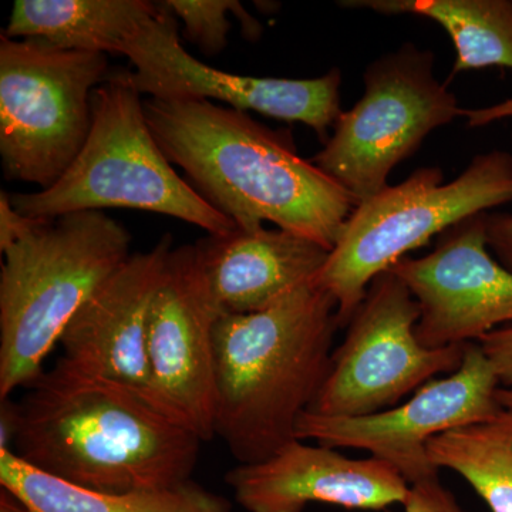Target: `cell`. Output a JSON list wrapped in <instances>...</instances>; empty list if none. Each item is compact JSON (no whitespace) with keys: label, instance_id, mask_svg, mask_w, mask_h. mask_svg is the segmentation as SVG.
I'll return each instance as SVG.
<instances>
[{"label":"cell","instance_id":"1","mask_svg":"<svg viewBox=\"0 0 512 512\" xmlns=\"http://www.w3.org/2000/svg\"><path fill=\"white\" fill-rule=\"evenodd\" d=\"M153 136L192 187L238 228L272 222L332 252L359 202L288 131L212 101L144 100Z\"/></svg>","mask_w":512,"mask_h":512},{"label":"cell","instance_id":"2","mask_svg":"<svg viewBox=\"0 0 512 512\" xmlns=\"http://www.w3.org/2000/svg\"><path fill=\"white\" fill-rule=\"evenodd\" d=\"M28 387L10 451L36 470L109 494L191 480L202 440L154 400L60 360Z\"/></svg>","mask_w":512,"mask_h":512},{"label":"cell","instance_id":"3","mask_svg":"<svg viewBox=\"0 0 512 512\" xmlns=\"http://www.w3.org/2000/svg\"><path fill=\"white\" fill-rule=\"evenodd\" d=\"M339 328L338 303L312 281L264 311L217 320L215 436L239 464L298 440L299 420L328 379Z\"/></svg>","mask_w":512,"mask_h":512},{"label":"cell","instance_id":"4","mask_svg":"<svg viewBox=\"0 0 512 512\" xmlns=\"http://www.w3.org/2000/svg\"><path fill=\"white\" fill-rule=\"evenodd\" d=\"M131 235L103 211L47 220L5 252L0 271V399L30 386L64 330L131 256Z\"/></svg>","mask_w":512,"mask_h":512},{"label":"cell","instance_id":"5","mask_svg":"<svg viewBox=\"0 0 512 512\" xmlns=\"http://www.w3.org/2000/svg\"><path fill=\"white\" fill-rule=\"evenodd\" d=\"M89 138L69 170L47 190L15 194L13 207L32 218L109 208L156 212L204 229H237L180 177L153 136L143 94L127 72L111 74L93 92Z\"/></svg>","mask_w":512,"mask_h":512},{"label":"cell","instance_id":"6","mask_svg":"<svg viewBox=\"0 0 512 512\" xmlns=\"http://www.w3.org/2000/svg\"><path fill=\"white\" fill-rule=\"evenodd\" d=\"M512 202V154H478L456 180L444 184L439 167L414 171L359 202L328 261L312 279L338 303L340 328L348 326L373 279L414 249L458 222Z\"/></svg>","mask_w":512,"mask_h":512},{"label":"cell","instance_id":"7","mask_svg":"<svg viewBox=\"0 0 512 512\" xmlns=\"http://www.w3.org/2000/svg\"><path fill=\"white\" fill-rule=\"evenodd\" d=\"M109 63L42 39L0 36V158L8 180L47 190L89 138L92 97Z\"/></svg>","mask_w":512,"mask_h":512},{"label":"cell","instance_id":"8","mask_svg":"<svg viewBox=\"0 0 512 512\" xmlns=\"http://www.w3.org/2000/svg\"><path fill=\"white\" fill-rule=\"evenodd\" d=\"M456 96L434 76V56L406 43L369 64L365 94L342 111L312 163L357 202L387 187L393 168L424 138L460 116Z\"/></svg>","mask_w":512,"mask_h":512},{"label":"cell","instance_id":"9","mask_svg":"<svg viewBox=\"0 0 512 512\" xmlns=\"http://www.w3.org/2000/svg\"><path fill=\"white\" fill-rule=\"evenodd\" d=\"M419 319V303L407 286L390 271L376 276L309 412L369 416L397 406L439 373L457 372L467 345L424 348L416 336Z\"/></svg>","mask_w":512,"mask_h":512},{"label":"cell","instance_id":"10","mask_svg":"<svg viewBox=\"0 0 512 512\" xmlns=\"http://www.w3.org/2000/svg\"><path fill=\"white\" fill-rule=\"evenodd\" d=\"M501 387L478 343H467L463 365L440 380H430L402 406L362 417H329L308 412L296 427V439L329 448H360L396 468L410 485L439 478L427 446L457 427L480 423L503 410Z\"/></svg>","mask_w":512,"mask_h":512},{"label":"cell","instance_id":"11","mask_svg":"<svg viewBox=\"0 0 512 512\" xmlns=\"http://www.w3.org/2000/svg\"><path fill=\"white\" fill-rule=\"evenodd\" d=\"M123 56L133 64L128 79L148 99L221 101L231 109L256 111L271 119L302 123L328 141L340 109L338 67L315 79L241 76L214 69L185 50L177 18L160 3V12L141 28Z\"/></svg>","mask_w":512,"mask_h":512},{"label":"cell","instance_id":"12","mask_svg":"<svg viewBox=\"0 0 512 512\" xmlns=\"http://www.w3.org/2000/svg\"><path fill=\"white\" fill-rule=\"evenodd\" d=\"M485 215H473L441 234L423 258L389 269L419 303L416 336L427 349L477 343L512 323V272L488 252Z\"/></svg>","mask_w":512,"mask_h":512},{"label":"cell","instance_id":"13","mask_svg":"<svg viewBox=\"0 0 512 512\" xmlns=\"http://www.w3.org/2000/svg\"><path fill=\"white\" fill-rule=\"evenodd\" d=\"M221 313L194 245L171 252L148 325V362L158 402L202 441L215 437L214 330Z\"/></svg>","mask_w":512,"mask_h":512},{"label":"cell","instance_id":"14","mask_svg":"<svg viewBox=\"0 0 512 512\" xmlns=\"http://www.w3.org/2000/svg\"><path fill=\"white\" fill-rule=\"evenodd\" d=\"M173 249V237L165 234L150 251L131 254L96 289L63 332V365L161 404L151 383L148 325Z\"/></svg>","mask_w":512,"mask_h":512},{"label":"cell","instance_id":"15","mask_svg":"<svg viewBox=\"0 0 512 512\" xmlns=\"http://www.w3.org/2000/svg\"><path fill=\"white\" fill-rule=\"evenodd\" d=\"M225 481L247 512H303L312 503L382 511L403 505L410 490L402 474L379 458L356 460L302 440L259 463L238 464Z\"/></svg>","mask_w":512,"mask_h":512},{"label":"cell","instance_id":"16","mask_svg":"<svg viewBox=\"0 0 512 512\" xmlns=\"http://www.w3.org/2000/svg\"><path fill=\"white\" fill-rule=\"evenodd\" d=\"M194 247L221 316L271 308L311 282L330 254L311 239L264 227L207 235Z\"/></svg>","mask_w":512,"mask_h":512},{"label":"cell","instance_id":"17","mask_svg":"<svg viewBox=\"0 0 512 512\" xmlns=\"http://www.w3.org/2000/svg\"><path fill=\"white\" fill-rule=\"evenodd\" d=\"M158 12L160 3L148 0H16L2 35L35 37L76 52L123 55Z\"/></svg>","mask_w":512,"mask_h":512},{"label":"cell","instance_id":"18","mask_svg":"<svg viewBox=\"0 0 512 512\" xmlns=\"http://www.w3.org/2000/svg\"><path fill=\"white\" fill-rule=\"evenodd\" d=\"M0 484L32 512H231L220 494L185 481L161 490L109 494L86 490L36 470L0 450Z\"/></svg>","mask_w":512,"mask_h":512},{"label":"cell","instance_id":"19","mask_svg":"<svg viewBox=\"0 0 512 512\" xmlns=\"http://www.w3.org/2000/svg\"><path fill=\"white\" fill-rule=\"evenodd\" d=\"M340 5L439 23L456 47L451 76L493 66L512 70V0H348Z\"/></svg>","mask_w":512,"mask_h":512},{"label":"cell","instance_id":"20","mask_svg":"<svg viewBox=\"0 0 512 512\" xmlns=\"http://www.w3.org/2000/svg\"><path fill=\"white\" fill-rule=\"evenodd\" d=\"M431 464L464 478L493 512H512V409L457 427L427 446Z\"/></svg>","mask_w":512,"mask_h":512},{"label":"cell","instance_id":"21","mask_svg":"<svg viewBox=\"0 0 512 512\" xmlns=\"http://www.w3.org/2000/svg\"><path fill=\"white\" fill-rule=\"evenodd\" d=\"M163 3L184 23L185 37L207 56L218 55L227 46L231 30L228 13L237 16L245 36L256 39L261 32V25L235 0H167Z\"/></svg>","mask_w":512,"mask_h":512},{"label":"cell","instance_id":"22","mask_svg":"<svg viewBox=\"0 0 512 512\" xmlns=\"http://www.w3.org/2000/svg\"><path fill=\"white\" fill-rule=\"evenodd\" d=\"M403 507L404 512H463L440 478L410 485Z\"/></svg>","mask_w":512,"mask_h":512},{"label":"cell","instance_id":"23","mask_svg":"<svg viewBox=\"0 0 512 512\" xmlns=\"http://www.w3.org/2000/svg\"><path fill=\"white\" fill-rule=\"evenodd\" d=\"M46 218H32L13 207L12 197L6 191H0V251H6L19 241L42 227Z\"/></svg>","mask_w":512,"mask_h":512},{"label":"cell","instance_id":"24","mask_svg":"<svg viewBox=\"0 0 512 512\" xmlns=\"http://www.w3.org/2000/svg\"><path fill=\"white\" fill-rule=\"evenodd\" d=\"M494 366L501 386H512V326L498 328L478 342Z\"/></svg>","mask_w":512,"mask_h":512},{"label":"cell","instance_id":"25","mask_svg":"<svg viewBox=\"0 0 512 512\" xmlns=\"http://www.w3.org/2000/svg\"><path fill=\"white\" fill-rule=\"evenodd\" d=\"M488 248L504 268L512 272V215L493 212L485 215Z\"/></svg>","mask_w":512,"mask_h":512},{"label":"cell","instance_id":"26","mask_svg":"<svg viewBox=\"0 0 512 512\" xmlns=\"http://www.w3.org/2000/svg\"><path fill=\"white\" fill-rule=\"evenodd\" d=\"M460 116L466 117L470 127H484L494 123V121L512 119V97L503 101V103L484 107V109H461Z\"/></svg>","mask_w":512,"mask_h":512},{"label":"cell","instance_id":"27","mask_svg":"<svg viewBox=\"0 0 512 512\" xmlns=\"http://www.w3.org/2000/svg\"><path fill=\"white\" fill-rule=\"evenodd\" d=\"M16 433V402L2 400L0 407V450H12Z\"/></svg>","mask_w":512,"mask_h":512},{"label":"cell","instance_id":"28","mask_svg":"<svg viewBox=\"0 0 512 512\" xmlns=\"http://www.w3.org/2000/svg\"><path fill=\"white\" fill-rule=\"evenodd\" d=\"M0 512H32L16 495L2 488L0 493Z\"/></svg>","mask_w":512,"mask_h":512},{"label":"cell","instance_id":"29","mask_svg":"<svg viewBox=\"0 0 512 512\" xmlns=\"http://www.w3.org/2000/svg\"><path fill=\"white\" fill-rule=\"evenodd\" d=\"M497 399L498 403L501 404V407H504V409H512V386H501L497 392Z\"/></svg>","mask_w":512,"mask_h":512}]
</instances>
